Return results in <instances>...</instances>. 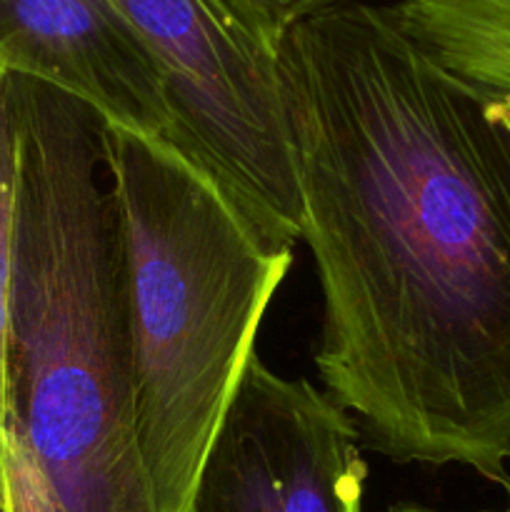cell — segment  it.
I'll return each instance as SVG.
<instances>
[{"label": "cell", "mask_w": 510, "mask_h": 512, "mask_svg": "<svg viewBox=\"0 0 510 512\" xmlns=\"http://www.w3.org/2000/svg\"><path fill=\"white\" fill-rule=\"evenodd\" d=\"M300 240L323 295L315 370L365 450L510 473V135L390 5L280 43Z\"/></svg>", "instance_id": "obj_1"}, {"label": "cell", "mask_w": 510, "mask_h": 512, "mask_svg": "<svg viewBox=\"0 0 510 512\" xmlns=\"http://www.w3.org/2000/svg\"><path fill=\"white\" fill-rule=\"evenodd\" d=\"M15 143L8 418L63 512H155L138 438L103 118L5 73Z\"/></svg>", "instance_id": "obj_2"}, {"label": "cell", "mask_w": 510, "mask_h": 512, "mask_svg": "<svg viewBox=\"0 0 510 512\" xmlns=\"http://www.w3.org/2000/svg\"><path fill=\"white\" fill-rule=\"evenodd\" d=\"M100 153L118 223L140 460L155 512H188L293 248L265 243L175 140L103 123Z\"/></svg>", "instance_id": "obj_3"}, {"label": "cell", "mask_w": 510, "mask_h": 512, "mask_svg": "<svg viewBox=\"0 0 510 512\" xmlns=\"http://www.w3.org/2000/svg\"><path fill=\"white\" fill-rule=\"evenodd\" d=\"M163 70L175 143L265 243L300 240V198L280 88L283 38L233 0H113Z\"/></svg>", "instance_id": "obj_4"}, {"label": "cell", "mask_w": 510, "mask_h": 512, "mask_svg": "<svg viewBox=\"0 0 510 512\" xmlns=\"http://www.w3.org/2000/svg\"><path fill=\"white\" fill-rule=\"evenodd\" d=\"M353 418L255 353L188 512H363L368 465Z\"/></svg>", "instance_id": "obj_5"}, {"label": "cell", "mask_w": 510, "mask_h": 512, "mask_svg": "<svg viewBox=\"0 0 510 512\" xmlns=\"http://www.w3.org/2000/svg\"><path fill=\"white\" fill-rule=\"evenodd\" d=\"M0 70L83 100L103 123L175 140L163 70L113 0H0Z\"/></svg>", "instance_id": "obj_6"}, {"label": "cell", "mask_w": 510, "mask_h": 512, "mask_svg": "<svg viewBox=\"0 0 510 512\" xmlns=\"http://www.w3.org/2000/svg\"><path fill=\"white\" fill-rule=\"evenodd\" d=\"M395 23L483 103L510 95V0H398Z\"/></svg>", "instance_id": "obj_7"}, {"label": "cell", "mask_w": 510, "mask_h": 512, "mask_svg": "<svg viewBox=\"0 0 510 512\" xmlns=\"http://www.w3.org/2000/svg\"><path fill=\"white\" fill-rule=\"evenodd\" d=\"M13 205L15 143L5 73L0 70V433L8 420V303L10 270H13Z\"/></svg>", "instance_id": "obj_8"}, {"label": "cell", "mask_w": 510, "mask_h": 512, "mask_svg": "<svg viewBox=\"0 0 510 512\" xmlns=\"http://www.w3.org/2000/svg\"><path fill=\"white\" fill-rule=\"evenodd\" d=\"M0 505L3 512H63L13 418L5 420L0 433Z\"/></svg>", "instance_id": "obj_9"}, {"label": "cell", "mask_w": 510, "mask_h": 512, "mask_svg": "<svg viewBox=\"0 0 510 512\" xmlns=\"http://www.w3.org/2000/svg\"><path fill=\"white\" fill-rule=\"evenodd\" d=\"M233 3L270 33L283 38L290 25L298 23L300 18L315 10L330 8V5L345 3V0H233Z\"/></svg>", "instance_id": "obj_10"}, {"label": "cell", "mask_w": 510, "mask_h": 512, "mask_svg": "<svg viewBox=\"0 0 510 512\" xmlns=\"http://www.w3.org/2000/svg\"><path fill=\"white\" fill-rule=\"evenodd\" d=\"M485 115L510 135V95L508 98L488 100V103H485Z\"/></svg>", "instance_id": "obj_11"}, {"label": "cell", "mask_w": 510, "mask_h": 512, "mask_svg": "<svg viewBox=\"0 0 510 512\" xmlns=\"http://www.w3.org/2000/svg\"><path fill=\"white\" fill-rule=\"evenodd\" d=\"M388 512H448V510L430 508V505L415 503V500H398V503L390 505Z\"/></svg>", "instance_id": "obj_12"}, {"label": "cell", "mask_w": 510, "mask_h": 512, "mask_svg": "<svg viewBox=\"0 0 510 512\" xmlns=\"http://www.w3.org/2000/svg\"><path fill=\"white\" fill-rule=\"evenodd\" d=\"M503 490H505V495H508V508H505L503 512H510V473H508V478L503 480Z\"/></svg>", "instance_id": "obj_13"}, {"label": "cell", "mask_w": 510, "mask_h": 512, "mask_svg": "<svg viewBox=\"0 0 510 512\" xmlns=\"http://www.w3.org/2000/svg\"><path fill=\"white\" fill-rule=\"evenodd\" d=\"M0 512H3V505H0Z\"/></svg>", "instance_id": "obj_14"}]
</instances>
